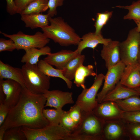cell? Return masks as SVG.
I'll use <instances>...</instances> for the list:
<instances>
[{
	"label": "cell",
	"mask_w": 140,
	"mask_h": 140,
	"mask_svg": "<svg viewBox=\"0 0 140 140\" xmlns=\"http://www.w3.org/2000/svg\"></svg>",
	"instance_id": "f6af8a7d"
},
{
	"label": "cell",
	"mask_w": 140,
	"mask_h": 140,
	"mask_svg": "<svg viewBox=\"0 0 140 140\" xmlns=\"http://www.w3.org/2000/svg\"><path fill=\"white\" fill-rule=\"evenodd\" d=\"M113 11H106L97 13L96 19L94 24L95 32L97 34H101V31L110 18L111 17Z\"/></svg>",
	"instance_id": "f546056e"
},
{
	"label": "cell",
	"mask_w": 140,
	"mask_h": 140,
	"mask_svg": "<svg viewBox=\"0 0 140 140\" xmlns=\"http://www.w3.org/2000/svg\"><path fill=\"white\" fill-rule=\"evenodd\" d=\"M22 127H14L6 129L3 140H27L25 135L22 130Z\"/></svg>",
	"instance_id": "f1b7e54d"
},
{
	"label": "cell",
	"mask_w": 140,
	"mask_h": 140,
	"mask_svg": "<svg viewBox=\"0 0 140 140\" xmlns=\"http://www.w3.org/2000/svg\"><path fill=\"white\" fill-rule=\"evenodd\" d=\"M137 25V27H135L137 31L140 32V22L136 23Z\"/></svg>",
	"instance_id": "60d3db41"
},
{
	"label": "cell",
	"mask_w": 140,
	"mask_h": 140,
	"mask_svg": "<svg viewBox=\"0 0 140 140\" xmlns=\"http://www.w3.org/2000/svg\"><path fill=\"white\" fill-rule=\"evenodd\" d=\"M135 89L139 95L140 97V87L137 88Z\"/></svg>",
	"instance_id": "b9f144b4"
},
{
	"label": "cell",
	"mask_w": 140,
	"mask_h": 140,
	"mask_svg": "<svg viewBox=\"0 0 140 140\" xmlns=\"http://www.w3.org/2000/svg\"><path fill=\"white\" fill-rule=\"evenodd\" d=\"M49 24L41 29L47 38L62 46L78 45L81 38L61 17H50Z\"/></svg>",
	"instance_id": "7a4b0ae2"
},
{
	"label": "cell",
	"mask_w": 140,
	"mask_h": 140,
	"mask_svg": "<svg viewBox=\"0 0 140 140\" xmlns=\"http://www.w3.org/2000/svg\"><path fill=\"white\" fill-rule=\"evenodd\" d=\"M34 0H14L17 13L20 14L22 11L29 3Z\"/></svg>",
	"instance_id": "74e56055"
},
{
	"label": "cell",
	"mask_w": 140,
	"mask_h": 140,
	"mask_svg": "<svg viewBox=\"0 0 140 140\" xmlns=\"http://www.w3.org/2000/svg\"><path fill=\"white\" fill-rule=\"evenodd\" d=\"M79 54H80L77 49L74 51L62 50L55 53H51L44 60L57 68L62 70L71 60Z\"/></svg>",
	"instance_id": "9a60e30c"
},
{
	"label": "cell",
	"mask_w": 140,
	"mask_h": 140,
	"mask_svg": "<svg viewBox=\"0 0 140 140\" xmlns=\"http://www.w3.org/2000/svg\"><path fill=\"white\" fill-rule=\"evenodd\" d=\"M111 40L110 38H104L102 33L97 34L95 32H89L81 37L76 49L79 54H81L82 51L86 48L94 49L99 44L107 45Z\"/></svg>",
	"instance_id": "2e32d148"
},
{
	"label": "cell",
	"mask_w": 140,
	"mask_h": 140,
	"mask_svg": "<svg viewBox=\"0 0 140 140\" xmlns=\"http://www.w3.org/2000/svg\"><path fill=\"white\" fill-rule=\"evenodd\" d=\"M120 42L111 40L108 44L103 45L100 56L104 61L107 69L113 67L121 61L119 49Z\"/></svg>",
	"instance_id": "5bb4252c"
},
{
	"label": "cell",
	"mask_w": 140,
	"mask_h": 140,
	"mask_svg": "<svg viewBox=\"0 0 140 140\" xmlns=\"http://www.w3.org/2000/svg\"><path fill=\"white\" fill-rule=\"evenodd\" d=\"M16 49V45L14 41L9 38L6 40L3 38L0 39V52L4 51L12 52Z\"/></svg>",
	"instance_id": "e575fe53"
},
{
	"label": "cell",
	"mask_w": 140,
	"mask_h": 140,
	"mask_svg": "<svg viewBox=\"0 0 140 140\" xmlns=\"http://www.w3.org/2000/svg\"><path fill=\"white\" fill-rule=\"evenodd\" d=\"M125 129L130 140H140V123H125Z\"/></svg>",
	"instance_id": "4dcf8cb0"
},
{
	"label": "cell",
	"mask_w": 140,
	"mask_h": 140,
	"mask_svg": "<svg viewBox=\"0 0 140 140\" xmlns=\"http://www.w3.org/2000/svg\"><path fill=\"white\" fill-rule=\"evenodd\" d=\"M125 124L122 119L105 122L102 134L104 140H121L128 138L125 132Z\"/></svg>",
	"instance_id": "4fadbf2b"
},
{
	"label": "cell",
	"mask_w": 140,
	"mask_h": 140,
	"mask_svg": "<svg viewBox=\"0 0 140 140\" xmlns=\"http://www.w3.org/2000/svg\"><path fill=\"white\" fill-rule=\"evenodd\" d=\"M27 140H67L71 134L59 125L50 124L41 128L22 127Z\"/></svg>",
	"instance_id": "5b68a950"
},
{
	"label": "cell",
	"mask_w": 140,
	"mask_h": 140,
	"mask_svg": "<svg viewBox=\"0 0 140 140\" xmlns=\"http://www.w3.org/2000/svg\"><path fill=\"white\" fill-rule=\"evenodd\" d=\"M46 100L44 94L33 93L25 86H22L18 102L10 109L0 127L6 130L14 127L39 129L47 126L49 123L43 113Z\"/></svg>",
	"instance_id": "6da1fadb"
},
{
	"label": "cell",
	"mask_w": 140,
	"mask_h": 140,
	"mask_svg": "<svg viewBox=\"0 0 140 140\" xmlns=\"http://www.w3.org/2000/svg\"><path fill=\"white\" fill-rule=\"evenodd\" d=\"M4 37L12 39L16 45V49L25 50L31 48H40L48 44L50 39L47 38L43 32L38 31L33 35L27 34L21 31L17 33L8 34L0 31Z\"/></svg>",
	"instance_id": "8992f818"
},
{
	"label": "cell",
	"mask_w": 140,
	"mask_h": 140,
	"mask_svg": "<svg viewBox=\"0 0 140 140\" xmlns=\"http://www.w3.org/2000/svg\"><path fill=\"white\" fill-rule=\"evenodd\" d=\"M116 7L128 10V13L124 17V19H133L136 23L140 22V0L133 2L129 5H119L116 6Z\"/></svg>",
	"instance_id": "4316f807"
},
{
	"label": "cell",
	"mask_w": 140,
	"mask_h": 140,
	"mask_svg": "<svg viewBox=\"0 0 140 140\" xmlns=\"http://www.w3.org/2000/svg\"><path fill=\"white\" fill-rule=\"evenodd\" d=\"M140 62V48L139 49V56H138V62Z\"/></svg>",
	"instance_id": "7bdbcfd3"
},
{
	"label": "cell",
	"mask_w": 140,
	"mask_h": 140,
	"mask_svg": "<svg viewBox=\"0 0 140 140\" xmlns=\"http://www.w3.org/2000/svg\"><path fill=\"white\" fill-rule=\"evenodd\" d=\"M82 115L80 124L72 134L93 137L96 140H104L102 134L105 122L98 118L92 111H82Z\"/></svg>",
	"instance_id": "52a82bcc"
},
{
	"label": "cell",
	"mask_w": 140,
	"mask_h": 140,
	"mask_svg": "<svg viewBox=\"0 0 140 140\" xmlns=\"http://www.w3.org/2000/svg\"><path fill=\"white\" fill-rule=\"evenodd\" d=\"M59 125L71 134L73 133L77 126L69 115L67 111H64Z\"/></svg>",
	"instance_id": "1f68e13d"
},
{
	"label": "cell",
	"mask_w": 140,
	"mask_h": 140,
	"mask_svg": "<svg viewBox=\"0 0 140 140\" xmlns=\"http://www.w3.org/2000/svg\"><path fill=\"white\" fill-rule=\"evenodd\" d=\"M21 16V19L24 23L25 26L32 29L38 28L42 29L49 24L50 17L47 13L23 15Z\"/></svg>",
	"instance_id": "d6986e66"
},
{
	"label": "cell",
	"mask_w": 140,
	"mask_h": 140,
	"mask_svg": "<svg viewBox=\"0 0 140 140\" xmlns=\"http://www.w3.org/2000/svg\"><path fill=\"white\" fill-rule=\"evenodd\" d=\"M44 94L46 99L45 107H49L56 109H62L65 105L74 103L72 92L59 90H48Z\"/></svg>",
	"instance_id": "7c38bea8"
},
{
	"label": "cell",
	"mask_w": 140,
	"mask_h": 140,
	"mask_svg": "<svg viewBox=\"0 0 140 140\" xmlns=\"http://www.w3.org/2000/svg\"><path fill=\"white\" fill-rule=\"evenodd\" d=\"M138 64L126 66L120 81L121 84L134 89L140 87V73Z\"/></svg>",
	"instance_id": "e0dca14e"
},
{
	"label": "cell",
	"mask_w": 140,
	"mask_h": 140,
	"mask_svg": "<svg viewBox=\"0 0 140 140\" xmlns=\"http://www.w3.org/2000/svg\"><path fill=\"white\" fill-rule=\"evenodd\" d=\"M104 77L105 75L102 73L96 75L92 86L89 88L83 89L78 96L75 104L79 106L82 111H92L97 105L98 103L96 97Z\"/></svg>",
	"instance_id": "ba28073f"
},
{
	"label": "cell",
	"mask_w": 140,
	"mask_h": 140,
	"mask_svg": "<svg viewBox=\"0 0 140 140\" xmlns=\"http://www.w3.org/2000/svg\"><path fill=\"white\" fill-rule=\"evenodd\" d=\"M6 130L4 128L0 127V140H3Z\"/></svg>",
	"instance_id": "ab89813d"
},
{
	"label": "cell",
	"mask_w": 140,
	"mask_h": 140,
	"mask_svg": "<svg viewBox=\"0 0 140 140\" xmlns=\"http://www.w3.org/2000/svg\"><path fill=\"white\" fill-rule=\"evenodd\" d=\"M7 12L11 15L17 13L16 8L14 0H6Z\"/></svg>",
	"instance_id": "f35d334b"
},
{
	"label": "cell",
	"mask_w": 140,
	"mask_h": 140,
	"mask_svg": "<svg viewBox=\"0 0 140 140\" xmlns=\"http://www.w3.org/2000/svg\"><path fill=\"white\" fill-rule=\"evenodd\" d=\"M96 74L94 70V67L92 65L85 66L81 65L76 70L74 76V83L78 87H81L83 89L86 88L85 85L86 78L89 76H95Z\"/></svg>",
	"instance_id": "603a6c76"
},
{
	"label": "cell",
	"mask_w": 140,
	"mask_h": 140,
	"mask_svg": "<svg viewBox=\"0 0 140 140\" xmlns=\"http://www.w3.org/2000/svg\"><path fill=\"white\" fill-rule=\"evenodd\" d=\"M21 69L25 87L31 92L44 94L49 90L50 77L43 73L37 65L25 63Z\"/></svg>",
	"instance_id": "3957f363"
},
{
	"label": "cell",
	"mask_w": 140,
	"mask_h": 140,
	"mask_svg": "<svg viewBox=\"0 0 140 140\" xmlns=\"http://www.w3.org/2000/svg\"><path fill=\"white\" fill-rule=\"evenodd\" d=\"M37 65L40 69L45 75L50 77L60 78L65 82L68 88H72V82L64 76L62 70L54 68L44 59L39 61Z\"/></svg>",
	"instance_id": "7402d4cb"
},
{
	"label": "cell",
	"mask_w": 140,
	"mask_h": 140,
	"mask_svg": "<svg viewBox=\"0 0 140 140\" xmlns=\"http://www.w3.org/2000/svg\"><path fill=\"white\" fill-rule=\"evenodd\" d=\"M122 120L125 123H140V111L124 112Z\"/></svg>",
	"instance_id": "836d02e7"
},
{
	"label": "cell",
	"mask_w": 140,
	"mask_h": 140,
	"mask_svg": "<svg viewBox=\"0 0 140 140\" xmlns=\"http://www.w3.org/2000/svg\"><path fill=\"white\" fill-rule=\"evenodd\" d=\"M85 59V55L80 54L71 60L62 70L64 76L69 80L73 79L76 70Z\"/></svg>",
	"instance_id": "cb8c5ba5"
},
{
	"label": "cell",
	"mask_w": 140,
	"mask_h": 140,
	"mask_svg": "<svg viewBox=\"0 0 140 140\" xmlns=\"http://www.w3.org/2000/svg\"><path fill=\"white\" fill-rule=\"evenodd\" d=\"M126 65L121 61L108 69L105 75L103 86L97 94L96 99L98 103L102 102L107 94L112 90L120 81Z\"/></svg>",
	"instance_id": "30bf717a"
},
{
	"label": "cell",
	"mask_w": 140,
	"mask_h": 140,
	"mask_svg": "<svg viewBox=\"0 0 140 140\" xmlns=\"http://www.w3.org/2000/svg\"><path fill=\"white\" fill-rule=\"evenodd\" d=\"M124 112L140 111V97L135 95L126 99L114 101Z\"/></svg>",
	"instance_id": "d4e9b609"
},
{
	"label": "cell",
	"mask_w": 140,
	"mask_h": 140,
	"mask_svg": "<svg viewBox=\"0 0 140 140\" xmlns=\"http://www.w3.org/2000/svg\"><path fill=\"white\" fill-rule=\"evenodd\" d=\"M4 79L14 80L25 86L21 68L13 67L0 60V80Z\"/></svg>",
	"instance_id": "ffe728a7"
},
{
	"label": "cell",
	"mask_w": 140,
	"mask_h": 140,
	"mask_svg": "<svg viewBox=\"0 0 140 140\" xmlns=\"http://www.w3.org/2000/svg\"><path fill=\"white\" fill-rule=\"evenodd\" d=\"M25 53L22 58V62L31 65H37L40 57L47 55L51 53V49L48 46L40 48H31L25 50Z\"/></svg>",
	"instance_id": "44dd1931"
},
{
	"label": "cell",
	"mask_w": 140,
	"mask_h": 140,
	"mask_svg": "<svg viewBox=\"0 0 140 140\" xmlns=\"http://www.w3.org/2000/svg\"><path fill=\"white\" fill-rule=\"evenodd\" d=\"M140 48V33L135 27L129 31L125 40L120 42L121 61L126 66L137 65Z\"/></svg>",
	"instance_id": "277c9868"
},
{
	"label": "cell",
	"mask_w": 140,
	"mask_h": 140,
	"mask_svg": "<svg viewBox=\"0 0 140 140\" xmlns=\"http://www.w3.org/2000/svg\"><path fill=\"white\" fill-rule=\"evenodd\" d=\"M67 112L69 116L78 127L80 124L82 120V111L80 107L75 104L71 107Z\"/></svg>",
	"instance_id": "d6a6232c"
},
{
	"label": "cell",
	"mask_w": 140,
	"mask_h": 140,
	"mask_svg": "<svg viewBox=\"0 0 140 140\" xmlns=\"http://www.w3.org/2000/svg\"><path fill=\"white\" fill-rule=\"evenodd\" d=\"M92 111L98 118L104 122L122 120L124 112L115 102L111 101L98 103Z\"/></svg>",
	"instance_id": "8fae6325"
},
{
	"label": "cell",
	"mask_w": 140,
	"mask_h": 140,
	"mask_svg": "<svg viewBox=\"0 0 140 140\" xmlns=\"http://www.w3.org/2000/svg\"><path fill=\"white\" fill-rule=\"evenodd\" d=\"M22 89L21 85L16 81L0 80V103L6 104L11 109L18 102Z\"/></svg>",
	"instance_id": "9c48e42d"
},
{
	"label": "cell",
	"mask_w": 140,
	"mask_h": 140,
	"mask_svg": "<svg viewBox=\"0 0 140 140\" xmlns=\"http://www.w3.org/2000/svg\"><path fill=\"white\" fill-rule=\"evenodd\" d=\"M10 109V107L6 104L0 103V126L5 121Z\"/></svg>",
	"instance_id": "8d00e7d4"
},
{
	"label": "cell",
	"mask_w": 140,
	"mask_h": 140,
	"mask_svg": "<svg viewBox=\"0 0 140 140\" xmlns=\"http://www.w3.org/2000/svg\"><path fill=\"white\" fill-rule=\"evenodd\" d=\"M48 0H34L28 4L20 14L28 15L41 13L48 9Z\"/></svg>",
	"instance_id": "484cf974"
},
{
	"label": "cell",
	"mask_w": 140,
	"mask_h": 140,
	"mask_svg": "<svg viewBox=\"0 0 140 140\" xmlns=\"http://www.w3.org/2000/svg\"><path fill=\"white\" fill-rule=\"evenodd\" d=\"M137 95H138L135 89L126 87L119 81L115 87L107 94L102 102L122 100Z\"/></svg>",
	"instance_id": "ac0fdd59"
},
{
	"label": "cell",
	"mask_w": 140,
	"mask_h": 140,
	"mask_svg": "<svg viewBox=\"0 0 140 140\" xmlns=\"http://www.w3.org/2000/svg\"><path fill=\"white\" fill-rule=\"evenodd\" d=\"M64 111L62 109H44L43 113V115L48 121L50 124L59 125Z\"/></svg>",
	"instance_id": "83f0119b"
},
{
	"label": "cell",
	"mask_w": 140,
	"mask_h": 140,
	"mask_svg": "<svg viewBox=\"0 0 140 140\" xmlns=\"http://www.w3.org/2000/svg\"><path fill=\"white\" fill-rule=\"evenodd\" d=\"M65 0H48V10L47 13L51 17H53L57 14V8L62 6Z\"/></svg>",
	"instance_id": "d590c367"
},
{
	"label": "cell",
	"mask_w": 140,
	"mask_h": 140,
	"mask_svg": "<svg viewBox=\"0 0 140 140\" xmlns=\"http://www.w3.org/2000/svg\"><path fill=\"white\" fill-rule=\"evenodd\" d=\"M138 67L139 70V73H140V62H139L138 64Z\"/></svg>",
	"instance_id": "ee69618b"
}]
</instances>
